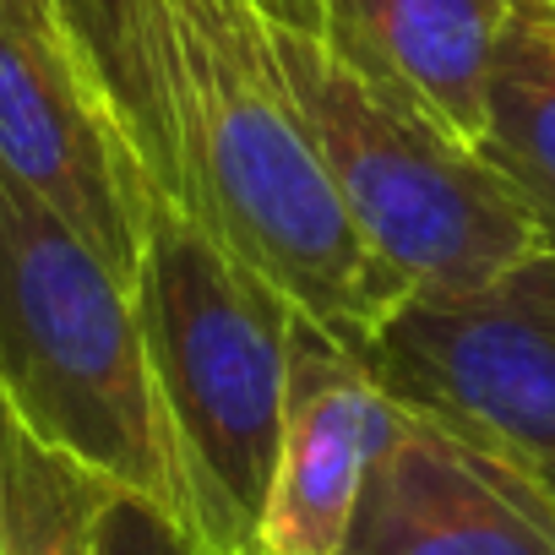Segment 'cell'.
<instances>
[{"label":"cell","instance_id":"obj_11","mask_svg":"<svg viewBox=\"0 0 555 555\" xmlns=\"http://www.w3.org/2000/svg\"><path fill=\"white\" fill-rule=\"evenodd\" d=\"M109 490L0 398V555H99L93 528Z\"/></svg>","mask_w":555,"mask_h":555},{"label":"cell","instance_id":"obj_17","mask_svg":"<svg viewBox=\"0 0 555 555\" xmlns=\"http://www.w3.org/2000/svg\"><path fill=\"white\" fill-rule=\"evenodd\" d=\"M533 12H539V7H533ZM539 17H544V28H550V34H555V12H539Z\"/></svg>","mask_w":555,"mask_h":555},{"label":"cell","instance_id":"obj_16","mask_svg":"<svg viewBox=\"0 0 555 555\" xmlns=\"http://www.w3.org/2000/svg\"><path fill=\"white\" fill-rule=\"evenodd\" d=\"M522 7H539V12H555V0H522Z\"/></svg>","mask_w":555,"mask_h":555},{"label":"cell","instance_id":"obj_9","mask_svg":"<svg viewBox=\"0 0 555 555\" xmlns=\"http://www.w3.org/2000/svg\"><path fill=\"white\" fill-rule=\"evenodd\" d=\"M506 17L512 0H327L322 39L425 104L452 137L479 142Z\"/></svg>","mask_w":555,"mask_h":555},{"label":"cell","instance_id":"obj_13","mask_svg":"<svg viewBox=\"0 0 555 555\" xmlns=\"http://www.w3.org/2000/svg\"><path fill=\"white\" fill-rule=\"evenodd\" d=\"M0 17H12V23H17L23 34H34L39 44H66L55 0H0Z\"/></svg>","mask_w":555,"mask_h":555},{"label":"cell","instance_id":"obj_2","mask_svg":"<svg viewBox=\"0 0 555 555\" xmlns=\"http://www.w3.org/2000/svg\"><path fill=\"white\" fill-rule=\"evenodd\" d=\"M131 300L185 490V522L212 555H256L284 430L289 327L300 311L153 191H142Z\"/></svg>","mask_w":555,"mask_h":555},{"label":"cell","instance_id":"obj_12","mask_svg":"<svg viewBox=\"0 0 555 555\" xmlns=\"http://www.w3.org/2000/svg\"><path fill=\"white\" fill-rule=\"evenodd\" d=\"M93 544H99V555H212L185 517H175L169 506L131 495V490L104 495Z\"/></svg>","mask_w":555,"mask_h":555},{"label":"cell","instance_id":"obj_10","mask_svg":"<svg viewBox=\"0 0 555 555\" xmlns=\"http://www.w3.org/2000/svg\"><path fill=\"white\" fill-rule=\"evenodd\" d=\"M474 147L533 207L544 240L555 245V34L522 0H512L495 44L485 131Z\"/></svg>","mask_w":555,"mask_h":555},{"label":"cell","instance_id":"obj_8","mask_svg":"<svg viewBox=\"0 0 555 555\" xmlns=\"http://www.w3.org/2000/svg\"><path fill=\"white\" fill-rule=\"evenodd\" d=\"M0 164L131 278L142 185L72 44H39L12 17H0Z\"/></svg>","mask_w":555,"mask_h":555},{"label":"cell","instance_id":"obj_15","mask_svg":"<svg viewBox=\"0 0 555 555\" xmlns=\"http://www.w3.org/2000/svg\"><path fill=\"white\" fill-rule=\"evenodd\" d=\"M533 474L544 479V490H550V501H555V457H550V463H533Z\"/></svg>","mask_w":555,"mask_h":555},{"label":"cell","instance_id":"obj_6","mask_svg":"<svg viewBox=\"0 0 555 555\" xmlns=\"http://www.w3.org/2000/svg\"><path fill=\"white\" fill-rule=\"evenodd\" d=\"M338 555H555V501L522 457L403 409Z\"/></svg>","mask_w":555,"mask_h":555},{"label":"cell","instance_id":"obj_5","mask_svg":"<svg viewBox=\"0 0 555 555\" xmlns=\"http://www.w3.org/2000/svg\"><path fill=\"white\" fill-rule=\"evenodd\" d=\"M371 376L414 414L512 457H555V245L468 295L409 300L365 349Z\"/></svg>","mask_w":555,"mask_h":555},{"label":"cell","instance_id":"obj_14","mask_svg":"<svg viewBox=\"0 0 555 555\" xmlns=\"http://www.w3.org/2000/svg\"><path fill=\"white\" fill-rule=\"evenodd\" d=\"M256 12H261L267 23L322 34V12H327V0H256Z\"/></svg>","mask_w":555,"mask_h":555},{"label":"cell","instance_id":"obj_1","mask_svg":"<svg viewBox=\"0 0 555 555\" xmlns=\"http://www.w3.org/2000/svg\"><path fill=\"white\" fill-rule=\"evenodd\" d=\"M55 12L137 185L365 360L409 295L349 229L256 0H55Z\"/></svg>","mask_w":555,"mask_h":555},{"label":"cell","instance_id":"obj_3","mask_svg":"<svg viewBox=\"0 0 555 555\" xmlns=\"http://www.w3.org/2000/svg\"><path fill=\"white\" fill-rule=\"evenodd\" d=\"M267 39L349 229L409 300L468 295L550 245L533 207L425 104L322 34L267 23Z\"/></svg>","mask_w":555,"mask_h":555},{"label":"cell","instance_id":"obj_4","mask_svg":"<svg viewBox=\"0 0 555 555\" xmlns=\"http://www.w3.org/2000/svg\"><path fill=\"white\" fill-rule=\"evenodd\" d=\"M0 398L104 485L185 517L131 278L0 164Z\"/></svg>","mask_w":555,"mask_h":555},{"label":"cell","instance_id":"obj_7","mask_svg":"<svg viewBox=\"0 0 555 555\" xmlns=\"http://www.w3.org/2000/svg\"><path fill=\"white\" fill-rule=\"evenodd\" d=\"M403 403L317 322L289 327L284 430L256 522V555H338L376 457L387 452Z\"/></svg>","mask_w":555,"mask_h":555}]
</instances>
